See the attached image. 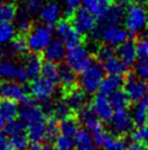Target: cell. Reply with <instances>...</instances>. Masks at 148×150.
Returning a JSON list of instances; mask_svg holds the SVG:
<instances>
[{"mask_svg":"<svg viewBox=\"0 0 148 150\" xmlns=\"http://www.w3.org/2000/svg\"><path fill=\"white\" fill-rule=\"evenodd\" d=\"M19 116L20 121L24 124L31 142H40L45 139L47 115L41 110L39 104H35L31 99L22 103L19 111Z\"/></svg>","mask_w":148,"mask_h":150,"instance_id":"1","label":"cell"},{"mask_svg":"<svg viewBox=\"0 0 148 150\" xmlns=\"http://www.w3.org/2000/svg\"><path fill=\"white\" fill-rule=\"evenodd\" d=\"M123 20L128 33H140L148 26L147 9L140 2H131L125 9Z\"/></svg>","mask_w":148,"mask_h":150,"instance_id":"2","label":"cell"},{"mask_svg":"<svg viewBox=\"0 0 148 150\" xmlns=\"http://www.w3.org/2000/svg\"><path fill=\"white\" fill-rule=\"evenodd\" d=\"M54 38L52 26L47 24H37L36 26H32L29 32L26 34V44L27 48L32 53L40 54L43 53L47 45Z\"/></svg>","mask_w":148,"mask_h":150,"instance_id":"3","label":"cell"},{"mask_svg":"<svg viewBox=\"0 0 148 150\" xmlns=\"http://www.w3.org/2000/svg\"><path fill=\"white\" fill-rule=\"evenodd\" d=\"M105 69L100 63H93L80 72L78 84L80 88L86 94H95L99 91L103 77H105Z\"/></svg>","mask_w":148,"mask_h":150,"instance_id":"4","label":"cell"},{"mask_svg":"<svg viewBox=\"0 0 148 150\" xmlns=\"http://www.w3.org/2000/svg\"><path fill=\"white\" fill-rule=\"evenodd\" d=\"M64 59L66 64L72 70L80 74L93 63V55L86 46L80 44L68 48Z\"/></svg>","mask_w":148,"mask_h":150,"instance_id":"5","label":"cell"},{"mask_svg":"<svg viewBox=\"0 0 148 150\" xmlns=\"http://www.w3.org/2000/svg\"><path fill=\"white\" fill-rule=\"evenodd\" d=\"M3 129L12 150H26L31 140L22 122L17 120L8 122L6 123Z\"/></svg>","mask_w":148,"mask_h":150,"instance_id":"6","label":"cell"},{"mask_svg":"<svg viewBox=\"0 0 148 150\" xmlns=\"http://www.w3.org/2000/svg\"><path fill=\"white\" fill-rule=\"evenodd\" d=\"M109 124H110L111 132L115 136H120V137H123L133 132L135 126L132 118V114L128 111V108L114 111L113 116L109 121Z\"/></svg>","mask_w":148,"mask_h":150,"instance_id":"7","label":"cell"},{"mask_svg":"<svg viewBox=\"0 0 148 150\" xmlns=\"http://www.w3.org/2000/svg\"><path fill=\"white\" fill-rule=\"evenodd\" d=\"M0 99L24 103L29 100L24 86L14 80L0 81Z\"/></svg>","mask_w":148,"mask_h":150,"instance_id":"8","label":"cell"},{"mask_svg":"<svg viewBox=\"0 0 148 150\" xmlns=\"http://www.w3.org/2000/svg\"><path fill=\"white\" fill-rule=\"evenodd\" d=\"M56 34L66 48L80 45L83 42V35L76 31L69 20H60L56 24Z\"/></svg>","mask_w":148,"mask_h":150,"instance_id":"9","label":"cell"},{"mask_svg":"<svg viewBox=\"0 0 148 150\" xmlns=\"http://www.w3.org/2000/svg\"><path fill=\"white\" fill-rule=\"evenodd\" d=\"M72 24L80 34L87 35L93 31L97 24V18L86 8H80L74 12L71 18Z\"/></svg>","mask_w":148,"mask_h":150,"instance_id":"10","label":"cell"},{"mask_svg":"<svg viewBox=\"0 0 148 150\" xmlns=\"http://www.w3.org/2000/svg\"><path fill=\"white\" fill-rule=\"evenodd\" d=\"M123 86V90L128 94L131 102H137L147 94L146 82H144V80L140 78L135 72L128 74L126 78L124 79Z\"/></svg>","mask_w":148,"mask_h":150,"instance_id":"11","label":"cell"},{"mask_svg":"<svg viewBox=\"0 0 148 150\" xmlns=\"http://www.w3.org/2000/svg\"><path fill=\"white\" fill-rule=\"evenodd\" d=\"M56 86L57 84L50 82L49 80L45 79L44 77L38 76L31 81L29 93L37 101L51 99V96L56 93Z\"/></svg>","mask_w":148,"mask_h":150,"instance_id":"12","label":"cell"},{"mask_svg":"<svg viewBox=\"0 0 148 150\" xmlns=\"http://www.w3.org/2000/svg\"><path fill=\"white\" fill-rule=\"evenodd\" d=\"M0 78L2 80H14L21 83H25L29 80L24 68L17 66L10 59L0 62Z\"/></svg>","mask_w":148,"mask_h":150,"instance_id":"13","label":"cell"},{"mask_svg":"<svg viewBox=\"0 0 148 150\" xmlns=\"http://www.w3.org/2000/svg\"><path fill=\"white\" fill-rule=\"evenodd\" d=\"M100 28V26H99ZM101 29V34H100V40L105 44H107L112 47L119 46L121 43L126 41L128 38V32L126 29L122 28L119 24L108 25Z\"/></svg>","mask_w":148,"mask_h":150,"instance_id":"14","label":"cell"},{"mask_svg":"<svg viewBox=\"0 0 148 150\" xmlns=\"http://www.w3.org/2000/svg\"><path fill=\"white\" fill-rule=\"evenodd\" d=\"M91 108L95 115L97 116L100 122H105V123H109L111 117L113 116L114 110L111 106L108 96L103 94V93H95V96L93 98L91 101Z\"/></svg>","mask_w":148,"mask_h":150,"instance_id":"15","label":"cell"},{"mask_svg":"<svg viewBox=\"0 0 148 150\" xmlns=\"http://www.w3.org/2000/svg\"><path fill=\"white\" fill-rule=\"evenodd\" d=\"M41 22L44 24L54 26L61 20L62 11L60 4L56 1H48L43 4L40 11L38 13Z\"/></svg>","mask_w":148,"mask_h":150,"instance_id":"16","label":"cell"},{"mask_svg":"<svg viewBox=\"0 0 148 150\" xmlns=\"http://www.w3.org/2000/svg\"><path fill=\"white\" fill-rule=\"evenodd\" d=\"M64 101L70 108L71 112L78 113L82 108L87 105L88 98L87 94L83 91L81 88H72L69 89L64 96Z\"/></svg>","mask_w":148,"mask_h":150,"instance_id":"17","label":"cell"},{"mask_svg":"<svg viewBox=\"0 0 148 150\" xmlns=\"http://www.w3.org/2000/svg\"><path fill=\"white\" fill-rule=\"evenodd\" d=\"M124 12H125V9L123 8L122 4H111L106 13L100 19L97 20V25L100 28H105L108 25L119 24L120 22L123 20Z\"/></svg>","mask_w":148,"mask_h":150,"instance_id":"18","label":"cell"},{"mask_svg":"<svg viewBox=\"0 0 148 150\" xmlns=\"http://www.w3.org/2000/svg\"><path fill=\"white\" fill-rule=\"evenodd\" d=\"M115 55L123 62L126 66H132L134 65L137 59L136 55V45L133 40L128 38L126 41L121 43L119 46H117V52Z\"/></svg>","mask_w":148,"mask_h":150,"instance_id":"19","label":"cell"},{"mask_svg":"<svg viewBox=\"0 0 148 150\" xmlns=\"http://www.w3.org/2000/svg\"><path fill=\"white\" fill-rule=\"evenodd\" d=\"M45 55L46 60H49L52 63H61L62 60L64 59L66 53V47L63 43L57 38L54 40L47 45V47L45 48V50L43 52Z\"/></svg>","mask_w":148,"mask_h":150,"instance_id":"20","label":"cell"},{"mask_svg":"<svg viewBox=\"0 0 148 150\" xmlns=\"http://www.w3.org/2000/svg\"><path fill=\"white\" fill-rule=\"evenodd\" d=\"M43 63L44 62L39 57V55L32 53V54L27 55L24 58V62H23L22 67L25 69L29 79H34V78H36L38 76H40Z\"/></svg>","mask_w":148,"mask_h":150,"instance_id":"21","label":"cell"},{"mask_svg":"<svg viewBox=\"0 0 148 150\" xmlns=\"http://www.w3.org/2000/svg\"><path fill=\"white\" fill-rule=\"evenodd\" d=\"M135 103L136 104L132 112V118L134 122V125L136 127H140L145 125V122H146L148 113V96H144L143 99H140Z\"/></svg>","mask_w":148,"mask_h":150,"instance_id":"22","label":"cell"},{"mask_svg":"<svg viewBox=\"0 0 148 150\" xmlns=\"http://www.w3.org/2000/svg\"><path fill=\"white\" fill-rule=\"evenodd\" d=\"M19 111L20 108L17 102L10 100L0 101V118L4 123L17 120L19 116Z\"/></svg>","mask_w":148,"mask_h":150,"instance_id":"23","label":"cell"},{"mask_svg":"<svg viewBox=\"0 0 148 150\" xmlns=\"http://www.w3.org/2000/svg\"><path fill=\"white\" fill-rule=\"evenodd\" d=\"M123 77L120 75L105 76L103 81H101L100 88H99V91L103 93V94H106V96H109L110 93H112L115 90L121 89L122 86H123Z\"/></svg>","mask_w":148,"mask_h":150,"instance_id":"24","label":"cell"},{"mask_svg":"<svg viewBox=\"0 0 148 150\" xmlns=\"http://www.w3.org/2000/svg\"><path fill=\"white\" fill-rule=\"evenodd\" d=\"M77 81L76 72L72 70L66 64H63L59 66V83L61 84L63 89L69 90L75 87V83Z\"/></svg>","mask_w":148,"mask_h":150,"instance_id":"25","label":"cell"},{"mask_svg":"<svg viewBox=\"0 0 148 150\" xmlns=\"http://www.w3.org/2000/svg\"><path fill=\"white\" fill-rule=\"evenodd\" d=\"M82 4L84 8L89 10L98 20L109 9L111 6V0H82Z\"/></svg>","mask_w":148,"mask_h":150,"instance_id":"26","label":"cell"},{"mask_svg":"<svg viewBox=\"0 0 148 150\" xmlns=\"http://www.w3.org/2000/svg\"><path fill=\"white\" fill-rule=\"evenodd\" d=\"M101 65H103V69H105V72L108 74V75L123 76L128 71V66L117 55H114L113 57H111L108 60H106Z\"/></svg>","mask_w":148,"mask_h":150,"instance_id":"27","label":"cell"},{"mask_svg":"<svg viewBox=\"0 0 148 150\" xmlns=\"http://www.w3.org/2000/svg\"><path fill=\"white\" fill-rule=\"evenodd\" d=\"M73 139L75 144V150H88L95 147L94 139L86 128L78 129L77 133L74 135Z\"/></svg>","mask_w":148,"mask_h":150,"instance_id":"28","label":"cell"},{"mask_svg":"<svg viewBox=\"0 0 148 150\" xmlns=\"http://www.w3.org/2000/svg\"><path fill=\"white\" fill-rule=\"evenodd\" d=\"M17 14V7L11 0L0 1V24L4 22H12Z\"/></svg>","mask_w":148,"mask_h":150,"instance_id":"29","label":"cell"},{"mask_svg":"<svg viewBox=\"0 0 148 150\" xmlns=\"http://www.w3.org/2000/svg\"><path fill=\"white\" fill-rule=\"evenodd\" d=\"M108 99H109V102H110L111 106L113 108L114 111L128 108V105H130V102H131L128 94L125 93L123 89H118L112 93H110L108 96Z\"/></svg>","mask_w":148,"mask_h":150,"instance_id":"30","label":"cell"},{"mask_svg":"<svg viewBox=\"0 0 148 150\" xmlns=\"http://www.w3.org/2000/svg\"><path fill=\"white\" fill-rule=\"evenodd\" d=\"M78 121H80V124H83L85 126V128L88 132H91V129L95 128L96 126L101 123L95 115V113L93 112L91 106H88V105H86L85 108H82L78 112Z\"/></svg>","mask_w":148,"mask_h":150,"instance_id":"31","label":"cell"},{"mask_svg":"<svg viewBox=\"0 0 148 150\" xmlns=\"http://www.w3.org/2000/svg\"><path fill=\"white\" fill-rule=\"evenodd\" d=\"M80 129V121L73 116H66L59 121V130L60 134L74 137V135Z\"/></svg>","mask_w":148,"mask_h":150,"instance_id":"32","label":"cell"},{"mask_svg":"<svg viewBox=\"0 0 148 150\" xmlns=\"http://www.w3.org/2000/svg\"><path fill=\"white\" fill-rule=\"evenodd\" d=\"M40 76L45 79L49 80L50 82L54 84L59 83V66L57 63H52L49 60H46L43 63L40 70Z\"/></svg>","mask_w":148,"mask_h":150,"instance_id":"33","label":"cell"},{"mask_svg":"<svg viewBox=\"0 0 148 150\" xmlns=\"http://www.w3.org/2000/svg\"><path fill=\"white\" fill-rule=\"evenodd\" d=\"M103 150H126L128 144L122 137L108 133L101 144Z\"/></svg>","mask_w":148,"mask_h":150,"instance_id":"34","label":"cell"},{"mask_svg":"<svg viewBox=\"0 0 148 150\" xmlns=\"http://www.w3.org/2000/svg\"><path fill=\"white\" fill-rule=\"evenodd\" d=\"M17 28L12 22H4L0 24V44H10L17 38Z\"/></svg>","mask_w":148,"mask_h":150,"instance_id":"35","label":"cell"},{"mask_svg":"<svg viewBox=\"0 0 148 150\" xmlns=\"http://www.w3.org/2000/svg\"><path fill=\"white\" fill-rule=\"evenodd\" d=\"M59 134H60V130H59V120H57L52 115H50L49 118L46 122L45 139L48 140V142H54Z\"/></svg>","mask_w":148,"mask_h":150,"instance_id":"36","label":"cell"},{"mask_svg":"<svg viewBox=\"0 0 148 150\" xmlns=\"http://www.w3.org/2000/svg\"><path fill=\"white\" fill-rule=\"evenodd\" d=\"M44 4V0H23L21 4V12L29 14V17L37 16Z\"/></svg>","mask_w":148,"mask_h":150,"instance_id":"37","label":"cell"},{"mask_svg":"<svg viewBox=\"0 0 148 150\" xmlns=\"http://www.w3.org/2000/svg\"><path fill=\"white\" fill-rule=\"evenodd\" d=\"M32 17H29V14H26L24 12H20L17 14V24H15V28H17V31L21 35H26V34L29 32V30L32 29Z\"/></svg>","mask_w":148,"mask_h":150,"instance_id":"38","label":"cell"},{"mask_svg":"<svg viewBox=\"0 0 148 150\" xmlns=\"http://www.w3.org/2000/svg\"><path fill=\"white\" fill-rule=\"evenodd\" d=\"M27 50H29V48H27L26 40L22 35L15 38L12 42L10 43V52L12 53V55H15V56H24L27 53Z\"/></svg>","mask_w":148,"mask_h":150,"instance_id":"39","label":"cell"},{"mask_svg":"<svg viewBox=\"0 0 148 150\" xmlns=\"http://www.w3.org/2000/svg\"><path fill=\"white\" fill-rule=\"evenodd\" d=\"M54 142V146L56 150H75V144H74L73 137L59 134Z\"/></svg>","mask_w":148,"mask_h":150,"instance_id":"40","label":"cell"},{"mask_svg":"<svg viewBox=\"0 0 148 150\" xmlns=\"http://www.w3.org/2000/svg\"><path fill=\"white\" fill-rule=\"evenodd\" d=\"M52 116H54L57 120H62L66 116L71 115V110L68 106V104L66 103V101H58L57 103H54V111H52Z\"/></svg>","mask_w":148,"mask_h":150,"instance_id":"41","label":"cell"},{"mask_svg":"<svg viewBox=\"0 0 148 150\" xmlns=\"http://www.w3.org/2000/svg\"><path fill=\"white\" fill-rule=\"evenodd\" d=\"M114 55H115V52L113 50V47L107 45V44L99 46L98 48H97V52H96L97 59H98V62L100 64L105 63L106 60H108L111 57H113Z\"/></svg>","mask_w":148,"mask_h":150,"instance_id":"42","label":"cell"},{"mask_svg":"<svg viewBox=\"0 0 148 150\" xmlns=\"http://www.w3.org/2000/svg\"><path fill=\"white\" fill-rule=\"evenodd\" d=\"M132 138L134 142H143V144L148 145V126L143 125L137 127L132 134Z\"/></svg>","mask_w":148,"mask_h":150,"instance_id":"43","label":"cell"},{"mask_svg":"<svg viewBox=\"0 0 148 150\" xmlns=\"http://www.w3.org/2000/svg\"><path fill=\"white\" fill-rule=\"evenodd\" d=\"M82 6V0H66L63 14L66 19H71L74 12Z\"/></svg>","mask_w":148,"mask_h":150,"instance_id":"44","label":"cell"},{"mask_svg":"<svg viewBox=\"0 0 148 150\" xmlns=\"http://www.w3.org/2000/svg\"><path fill=\"white\" fill-rule=\"evenodd\" d=\"M135 74L142 79L148 78V57L137 59L135 65Z\"/></svg>","mask_w":148,"mask_h":150,"instance_id":"45","label":"cell"},{"mask_svg":"<svg viewBox=\"0 0 148 150\" xmlns=\"http://www.w3.org/2000/svg\"><path fill=\"white\" fill-rule=\"evenodd\" d=\"M136 45V55L137 59L146 58L148 57V40L146 38H140L135 43Z\"/></svg>","mask_w":148,"mask_h":150,"instance_id":"46","label":"cell"},{"mask_svg":"<svg viewBox=\"0 0 148 150\" xmlns=\"http://www.w3.org/2000/svg\"><path fill=\"white\" fill-rule=\"evenodd\" d=\"M0 150H12L6 134L0 133Z\"/></svg>","mask_w":148,"mask_h":150,"instance_id":"47","label":"cell"},{"mask_svg":"<svg viewBox=\"0 0 148 150\" xmlns=\"http://www.w3.org/2000/svg\"><path fill=\"white\" fill-rule=\"evenodd\" d=\"M126 150H148V145L143 144V142H134L131 145H128Z\"/></svg>","mask_w":148,"mask_h":150,"instance_id":"48","label":"cell"},{"mask_svg":"<svg viewBox=\"0 0 148 150\" xmlns=\"http://www.w3.org/2000/svg\"><path fill=\"white\" fill-rule=\"evenodd\" d=\"M38 150H56V148L50 144H44V145H39V149Z\"/></svg>","mask_w":148,"mask_h":150,"instance_id":"49","label":"cell"},{"mask_svg":"<svg viewBox=\"0 0 148 150\" xmlns=\"http://www.w3.org/2000/svg\"><path fill=\"white\" fill-rule=\"evenodd\" d=\"M39 149V142H33L29 144V147L26 148V150H38Z\"/></svg>","mask_w":148,"mask_h":150,"instance_id":"50","label":"cell"},{"mask_svg":"<svg viewBox=\"0 0 148 150\" xmlns=\"http://www.w3.org/2000/svg\"><path fill=\"white\" fill-rule=\"evenodd\" d=\"M115 4H131L133 0H113Z\"/></svg>","mask_w":148,"mask_h":150,"instance_id":"51","label":"cell"},{"mask_svg":"<svg viewBox=\"0 0 148 150\" xmlns=\"http://www.w3.org/2000/svg\"><path fill=\"white\" fill-rule=\"evenodd\" d=\"M4 125H6V123H4V122L2 121L1 118H0V130H1V129H3Z\"/></svg>","mask_w":148,"mask_h":150,"instance_id":"52","label":"cell"},{"mask_svg":"<svg viewBox=\"0 0 148 150\" xmlns=\"http://www.w3.org/2000/svg\"><path fill=\"white\" fill-rule=\"evenodd\" d=\"M3 55V45L2 44H0V57Z\"/></svg>","mask_w":148,"mask_h":150,"instance_id":"53","label":"cell"},{"mask_svg":"<svg viewBox=\"0 0 148 150\" xmlns=\"http://www.w3.org/2000/svg\"><path fill=\"white\" fill-rule=\"evenodd\" d=\"M145 125L148 126V113H147V117H146V122H145Z\"/></svg>","mask_w":148,"mask_h":150,"instance_id":"54","label":"cell"},{"mask_svg":"<svg viewBox=\"0 0 148 150\" xmlns=\"http://www.w3.org/2000/svg\"><path fill=\"white\" fill-rule=\"evenodd\" d=\"M88 150H100V149H98V148H96V147H93V148H91V149H88Z\"/></svg>","mask_w":148,"mask_h":150,"instance_id":"55","label":"cell"},{"mask_svg":"<svg viewBox=\"0 0 148 150\" xmlns=\"http://www.w3.org/2000/svg\"><path fill=\"white\" fill-rule=\"evenodd\" d=\"M143 4H148V0H140Z\"/></svg>","mask_w":148,"mask_h":150,"instance_id":"56","label":"cell"},{"mask_svg":"<svg viewBox=\"0 0 148 150\" xmlns=\"http://www.w3.org/2000/svg\"><path fill=\"white\" fill-rule=\"evenodd\" d=\"M146 80H147V82H146V88H147V92H148V78Z\"/></svg>","mask_w":148,"mask_h":150,"instance_id":"57","label":"cell"},{"mask_svg":"<svg viewBox=\"0 0 148 150\" xmlns=\"http://www.w3.org/2000/svg\"><path fill=\"white\" fill-rule=\"evenodd\" d=\"M147 40H148V36H147Z\"/></svg>","mask_w":148,"mask_h":150,"instance_id":"58","label":"cell"}]
</instances>
